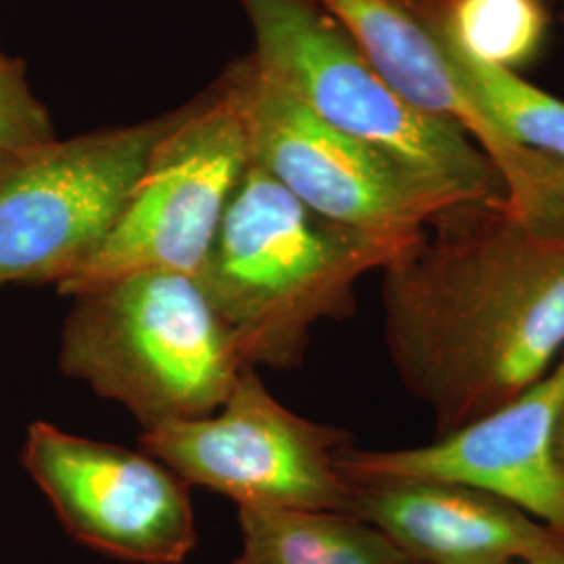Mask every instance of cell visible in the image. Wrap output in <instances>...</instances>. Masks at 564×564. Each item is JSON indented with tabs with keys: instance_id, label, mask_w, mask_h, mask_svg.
Wrapping results in <instances>:
<instances>
[{
	"instance_id": "obj_1",
	"label": "cell",
	"mask_w": 564,
	"mask_h": 564,
	"mask_svg": "<svg viewBox=\"0 0 564 564\" xmlns=\"http://www.w3.org/2000/svg\"><path fill=\"white\" fill-rule=\"evenodd\" d=\"M384 341L437 437L496 412L564 356V235L506 205L437 218L383 270Z\"/></svg>"
},
{
	"instance_id": "obj_2",
	"label": "cell",
	"mask_w": 564,
	"mask_h": 564,
	"mask_svg": "<svg viewBox=\"0 0 564 564\" xmlns=\"http://www.w3.org/2000/svg\"><path fill=\"white\" fill-rule=\"evenodd\" d=\"M398 253L291 195L249 163L203 265V289L230 326L245 362L300 366L312 328L349 318L356 284Z\"/></svg>"
},
{
	"instance_id": "obj_3",
	"label": "cell",
	"mask_w": 564,
	"mask_h": 564,
	"mask_svg": "<svg viewBox=\"0 0 564 564\" xmlns=\"http://www.w3.org/2000/svg\"><path fill=\"white\" fill-rule=\"evenodd\" d=\"M72 300L61 372L142 429L216 412L249 366L197 276L142 270Z\"/></svg>"
},
{
	"instance_id": "obj_4",
	"label": "cell",
	"mask_w": 564,
	"mask_h": 564,
	"mask_svg": "<svg viewBox=\"0 0 564 564\" xmlns=\"http://www.w3.org/2000/svg\"><path fill=\"white\" fill-rule=\"evenodd\" d=\"M253 63L328 126L368 144L452 203L506 205L505 184L456 126L402 99L316 0H241Z\"/></svg>"
},
{
	"instance_id": "obj_5",
	"label": "cell",
	"mask_w": 564,
	"mask_h": 564,
	"mask_svg": "<svg viewBox=\"0 0 564 564\" xmlns=\"http://www.w3.org/2000/svg\"><path fill=\"white\" fill-rule=\"evenodd\" d=\"M249 163L241 105L223 82L176 113L99 251L57 291L74 297L142 270L199 276Z\"/></svg>"
},
{
	"instance_id": "obj_6",
	"label": "cell",
	"mask_w": 564,
	"mask_h": 564,
	"mask_svg": "<svg viewBox=\"0 0 564 564\" xmlns=\"http://www.w3.org/2000/svg\"><path fill=\"white\" fill-rule=\"evenodd\" d=\"M174 116L0 160V286L67 281L101 247Z\"/></svg>"
},
{
	"instance_id": "obj_7",
	"label": "cell",
	"mask_w": 564,
	"mask_h": 564,
	"mask_svg": "<svg viewBox=\"0 0 564 564\" xmlns=\"http://www.w3.org/2000/svg\"><path fill=\"white\" fill-rule=\"evenodd\" d=\"M226 82L241 105L251 162L326 220L402 256L431 224L456 209L379 151L321 120L251 57Z\"/></svg>"
},
{
	"instance_id": "obj_8",
	"label": "cell",
	"mask_w": 564,
	"mask_h": 564,
	"mask_svg": "<svg viewBox=\"0 0 564 564\" xmlns=\"http://www.w3.org/2000/svg\"><path fill=\"white\" fill-rule=\"evenodd\" d=\"M349 435L284 408L247 366L223 405L199 419L144 429L142 452L186 485L232 498L239 508L345 512L351 485L337 456Z\"/></svg>"
},
{
	"instance_id": "obj_9",
	"label": "cell",
	"mask_w": 564,
	"mask_h": 564,
	"mask_svg": "<svg viewBox=\"0 0 564 564\" xmlns=\"http://www.w3.org/2000/svg\"><path fill=\"white\" fill-rule=\"evenodd\" d=\"M341 23L389 86L456 126L500 174L506 212L542 235H564V163L514 141L464 80L416 0H316Z\"/></svg>"
},
{
	"instance_id": "obj_10",
	"label": "cell",
	"mask_w": 564,
	"mask_h": 564,
	"mask_svg": "<svg viewBox=\"0 0 564 564\" xmlns=\"http://www.w3.org/2000/svg\"><path fill=\"white\" fill-rule=\"evenodd\" d=\"M21 463L67 533L137 564H181L197 544L188 485L151 454L30 424Z\"/></svg>"
},
{
	"instance_id": "obj_11",
	"label": "cell",
	"mask_w": 564,
	"mask_h": 564,
	"mask_svg": "<svg viewBox=\"0 0 564 564\" xmlns=\"http://www.w3.org/2000/svg\"><path fill=\"white\" fill-rule=\"evenodd\" d=\"M564 403V356L544 379L475 423L403 449L343 447L347 481L437 479L489 491L564 538V479L552 433Z\"/></svg>"
},
{
	"instance_id": "obj_12",
	"label": "cell",
	"mask_w": 564,
	"mask_h": 564,
	"mask_svg": "<svg viewBox=\"0 0 564 564\" xmlns=\"http://www.w3.org/2000/svg\"><path fill=\"white\" fill-rule=\"evenodd\" d=\"M345 514L372 524L421 564L535 563L564 556V538L519 506L454 481H349Z\"/></svg>"
},
{
	"instance_id": "obj_13",
	"label": "cell",
	"mask_w": 564,
	"mask_h": 564,
	"mask_svg": "<svg viewBox=\"0 0 564 564\" xmlns=\"http://www.w3.org/2000/svg\"><path fill=\"white\" fill-rule=\"evenodd\" d=\"M232 564H421L372 524L330 510L239 508Z\"/></svg>"
},
{
	"instance_id": "obj_14",
	"label": "cell",
	"mask_w": 564,
	"mask_h": 564,
	"mask_svg": "<svg viewBox=\"0 0 564 564\" xmlns=\"http://www.w3.org/2000/svg\"><path fill=\"white\" fill-rule=\"evenodd\" d=\"M468 59L517 72L535 59L547 34L545 0H416Z\"/></svg>"
},
{
	"instance_id": "obj_15",
	"label": "cell",
	"mask_w": 564,
	"mask_h": 564,
	"mask_svg": "<svg viewBox=\"0 0 564 564\" xmlns=\"http://www.w3.org/2000/svg\"><path fill=\"white\" fill-rule=\"evenodd\" d=\"M437 34L445 42L464 80L489 107L506 132L527 149L564 163V99L533 86L517 72L468 59L445 41L440 30Z\"/></svg>"
},
{
	"instance_id": "obj_16",
	"label": "cell",
	"mask_w": 564,
	"mask_h": 564,
	"mask_svg": "<svg viewBox=\"0 0 564 564\" xmlns=\"http://www.w3.org/2000/svg\"><path fill=\"white\" fill-rule=\"evenodd\" d=\"M55 141L46 107L30 90L23 65L0 53V160Z\"/></svg>"
},
{
	"instance_id": "obj_17",
	"label": "cell",
	"mask_w": 564,
	"mask_h": 564,
	"mask_svg": "<svg viewBox=\"0 0 564 564\" xmlns=\"http://www.w3.org/2000/svg\"><path fill=\"white\" fill-rule=\"evenodd\" d=\"M552 452H554V460L561 470L564 479V403L558 410L556 423H554V433H552Z\"/></svg>"
},
{
	"instance_id": "obj_18",
	"label": "cell",
	"mask_w": 564,
	"mask_h": 564,
	"mask_svg": "<svg viewBox=\"0 0 564 564\" xmlns=\"http://www.w3.org/2000/svg\"><path fill=\"white\" fill-rule=\"evenodd\" d=\"M529 564H564V556H561V558H544V561H535V563Z\"/></svg>"
},
{
	"instance_id": "obj_19",
	"label": "cell",
	"mask_w": 564,
	"mask_h": 564,
	"mask_svg": "<svg viewBox=\"0 0 564 564\" xmlns=\"http://www.w3.org/2000/svg\"><path fill=\"white\" fill-rule=\"evenodd\" d=\"M494 564H529V563H494Z\"/></svg>"
}]
</instances>
